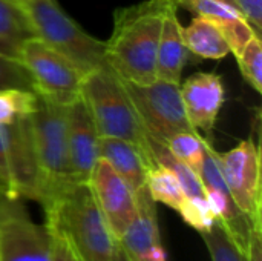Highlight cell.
<instances>
[{"mask_svg":"<svg viewBox=\"0 0 262 261\" xmlns=\"http://www.w3.org/2000/svg\"><path fill=\"white\" fill-rule=\"evenodd\" d=\"M3 132L12 198H29L38 203L40 174L31 114L20 115L9 125H3Z\"/></svg>","mask_w":262,"mask_h":261,"instance_id":"obj_10","label":"cell"},{"mask_svg":"<svg viewBox=\"0 0 262 261\" xmlns=\"http://www.w3.org/2000/svg\"><path fill=\"white\" fill-rule=\"evenodd\" d=\"M46 226L64 237L81 261H114L118 240L89 183H72L43 205Z\"/></svg>","mask_w":262,"mask_h":261,"instance_id":"obj_2","label":"cell"},{"mask_svg":"<svg viewBox=\"0 0 262 261\" xmlns=\"http://www.w3.org/2000/svg\"><path fill=\"white\" fill-rule=\"evenodd\" d=\"M221 2H224V3H227V5H232L233 8H236V9H238V6H236V2H235V0H221Z\"/></svg>","mask_w":262,"mask_h":261,"instance_id":"obj_35","label":"cell"},{"mask_svg":"<svg viewBox=\"0 0 262 261\" xmlns=\"http://www.w3.org/2000/svg\"><path fill=\"white\" fill-rule=\"evenodd\" d=\"M89 186L103 217L118 240L137 215L135 192L104 158L97 160Z\"/></svg>","mask_w":262,"mask_h":261,"instance_id":"obj_11","label":"cell"},{"mask_svg":"<svg viewBox=\"0 0 262 261\" xmlns=\"http://www.w3.org/2000/svg\"><path fill=\"white\" fill-rule=\"evenodd\" d=\"M81 95L92 114L100 137L123 138L147 151V134L120 75L109 65L86 72Z\"/></svg>","mask_w":262,"mask_h":261,"instance_id":"obj_4","label":"cell"},{"mask_svg":"<svg viewBox=\"0 0 262 261\" xmlns=\"http://www.w3.org/2000/svg\"><path fill=\"white\" fill-rule=\"evenodd\" d=\"M246 261H262V222L252 223L247 240Z\"/></svg>","mask_w":262,"mask_h":261,"instance_id":"obj_30","label":"cell"},{"mask_svg":"<svg viewBox=\"0 0 262 261\" xmlns=\"http://www.w3.org/2000/svg\"><path fill=\"white\" fill-rule=\"evenodd\" d=\"M0 261H52V237L17 200L0 195Z\"/></svg>","mask_w":262,"mask_h":261,"instance_id":"obj_8","label":"cell"},{"mask_svg":"<svg viewBox=\"0 0 262 261\" xmlns=\"http://www.w3.org/2000/svg\"><path fill=\"white\" fill-rule=\"evenodd\" d=\"M177 3L170 5L164 14L157 49V78L172 83H180L189 57L183 26L177 17Z\"/></svg>","mask_w":262,"mask_h":261,"instance_id":"obj_16","label":"cell"},{"mask_svg":"<svg viewBox=\"0 0 262 261\" xmlns=\"http://www.w3.org/2000/svg\"><path fill=\"white\" fill-rule=\"evenodd\" d=\"M244 18L252 25L255 32L261 35L262 29V0H235Z\"/></svg>","mask_w":262,"mask_h":261,"instance_id":"obj_29","label":"cell"},{"mask_svg":"<svg viewBox=\"0 0 262 261\" xmlns=\"http://www.w3.org/2000/svg\"><path fill=\"white\" fill-rule=\"evenodd\" d=\"M49 232L52 237V261H81L77 257V254L72 251L69 243L64 240V237H61L60 234H57L51 229H49Z\"/></svg>","mask_w":262,"mask_h":261,"instance_id":"obj_31","label":"cell"},{"mask_svg":"<svg viewBox=\"0 0 262 261\" xmlns=\"http://www.w3.org/2000/svg\"><path fill=\"white\" fill-rule=\"evenodd\" d=\"M135 198L137 215L118 238V245L130 261H146L152 248L161 245L157 205L146 186L135 192Z\"/></svg>","mask_w":262,"mask_h":261,"instance_id":"obj_14","label":"cell"},{"mask_svg":"<svg viewBox=\"0 0 262 261\" xmlns=\"http://www.w3.org/2000/svg\"><path fill=\"white\" fill-rule=\"evenodd\" d=\"M183 34L189 52L196 57L218 60L230 54L221 29L210 18L195 15L187 26H183Z\"/></svg>","mask_w":262,"mask_h":261,"instance_id":"obj_18","label":"cell"},{"mask_svg":"<svg viewBox=\"0 0 262 261\" xmlns=\"http://www.w3.org/2000/svg\"><path fill=\"white\" fill-rule=\"evenodd\" d=\"M218 28L221 29L226 42L229 43L230 52H233L235 58L239 55L243 48L247 45V42L256 34L252 25L244 17L236 18H227V20H213Z\"/></svg>","mask_w":262,"mask_h":261,"instance_id":"obj_27","label":"cell"},{"mask_svg":"<svg viewBox=\"0 0 262 261\" xmlns=\"http://www.w3.org/2000/svg\"><path fill=\"white\" fill-rule=\"evenodd\" d=\"M181 88V97L189 123L195 131L213 129L224 105L221 77L213 72H198L189 77Z\"/></svg>","mask_w":262,"mask_h":261,"instance_id":"obj_13","label":"cell"},{"mask_svg":"<svg viewBox=\"0 0 262 261\" xmlns=\"http://www.w3.org/2000/svg\"><path fill=\"white\" fill-rule=\"evenodd\" d=\"M146 137H147V151H149V155H150L154 165H160V166L170 169L178 177L186 197H206L204 186H203L200 177L187 165H184L181 160H178L169 151L166 143H161V142L152 138L150 135H146Z\"/></svg>","mask_w":262,"mask_h":261,"instance_id":"obj_19","label":"cell"},{"mask_svg":"<svg viewBox=\"0 0 262 261\" xmlns=\"http://www.w3.org/2000/svg\"><path fill=\"white\" fill-rule=\"evenodd\" d=\"M31 123L40 174L38 203L43 206L75 183L68 148V106L37 94Z\"/></svg>","mask_w":262,"mask_h":261,"instance_id":"obj_3","label":"cell"},{"mask_svg":"<svg viewBox=\"0 0 262 261\" xmlns=\"http://www.w3.org/2000/svg\"><path fill=\"white\" fill-rule=\"evenodd\" d=\"M37 100V92L21 89H0V126L9 125L20 115L32 112Z\"/></svg>","mask_w":262,"mask_h":261,"instance_id":"obj_23","label":"cell"},{"mask_svg":"<svg viewBox=\"0 0 262 261\" xmlns=\"http://www.w3.org/2000/svg\"><path fill=\"white\" fill-rule=\"evenodd\" d=\"M37 37L63 54L81 69L101 68L106 63V42L89 35L57 3V0H21Z\"/></svg>","mask_w":262,"mask_h":261,"instance_id":"obj_5","label":"cell"},{"mask_svg":"<svg viewBox=\"0 0 262 261\" xmlns=\"http://www.w3.org/2000/svg\"><path fill=\"white\" fill-rule=\"evenodd\" d=\"M146 188L155 203H163L175 211H180L186 200V194L178 177L170 169L160 165H155L147 171Z\"/></svg>","mask_w":262,"mask_h":261,"instance_id":"obj_20","label":"cell"},{"mask_svg":"<svg viewBox=\"0 0 262 261\" xmlns=\"http://www.w3.org/2000/svg\"><path fill=\"white\" fill-rule=\"evenodd\" d=\"M121 83L135 108L143 129L152 138L166 143L178 132L195 131L186 115L180 83L161 78L147 85L121 78Z\"/></svg>","mask_w":262,"mask_h":261,"instance_id":"obj_6","label":"cell"},{"mask_svg":"<svg viewBox=\"0 0 262 261\" xmlns=\"http://www.w3.org/2000/svg\"><path fill=\"white\" fill-rule=\"evenodd\" d=\"M0 195L8 197V191H6V188H5V185H3V182H2V180H0Z\"/></svg>","mask_w":262,"mask_h":261,"instance_id":"obj_34","label":"cell"},{"mask_svg":"<svg viewBox=\"0 0 262 261\" xmlns=\"http://www.w3.org/2000/svg\"><path fill=\"white\" fill-rule=\"evenodd\" d=\"M35 37L21 0H0V54L20 62L23 45Z\"/></svg>","mask_w":262,"mask_h":261,"instance_id":"obj_17","label":"cell"},{"mask_svg":"<svg viewBox=\"0 0 262 261\" xmlns=\"http://www.w3.org/2000/svg\"><path fill=\"white\" fill-rule=\"evenodd\" d=\"M20 62L31 74L37 94L66 106L81 95L86 71L38 37L23 45Z\"/></svg>","mask_w":262,"mask_h":261,"instance_id":"obj_7","label":"cell"},{"mask_svg":"<svg viewBox=\"0 0 262 261\" xmlns=\"http://www.w3.org/2000/svg\"><path fill=\"white\" fill-rule=\"evenodd\" d=\"M246 82L256 91H262V43L261 35L255 34L236 57Z\"/></svg>","mask_w":262,"mask_h":261,"instance_id":"obj_24","label":"cell"},{"mask_svg":"<svg viewBox=\"0 0 262 261\" xmlns=\"http://www.w3.org/2000/svg\"><path fill=\"white\" fill-rule=\"evenodd\" d=\"M212 261H246V254L233 243L224 226L216 220L213 226L201 234Z\"/></svg>","mask_w":262,"mask_h":261,"instance_id":"obj_22","label":"cell"},{"mask_svg":"<svg viewBox=\"0 0 262 261\" xmlns=\"http://www.w3.org/2000/svg\"><path fill=\"white\" fill-rule=\"evenodd\" d=\"M178 212L181 214L183 220L200 234L207 232L216 222V217L206 197H186Z\"/></svg>","mask_w":262,"mask_h":261,"instance_id":"obj_25","label":"cell"},{"mask_svg":"<svg viewBox=\"0 0 262 261\" xmlns=\"http://www.w3.org/2000/svg\"><path fill=\"white\" fill-rule=\"evenodd\" d=\"M21 89L35 92V85L21 62L0 54V89Z\"/></svg>","mask_w":262,"mask_h":261,"instance_id":"obj_26","label":"cell"},{"mask_svg":"<svg viewBox=\"0 0 262 261\" xmlns=\"http://www.w3.org/2000/svg\"><path fill=\"white\" fill-rule=\"evenodd\" d=\"M221 171L229 192L250 222L261 217V152L252 137L238 143L233 149L220 154Z\"/></svg>","mask_w":262,"mask_h":261,"instance_id":"obj_9","label":"cell"},{"mask_svg":"<svg viewBox=\"0 0 262 261\" xmlns=\"http://www.w3.org/2000/svg\"><path fill=\"white\" fill-rule=\"evenodd\" d=\"M114 261H130L127 258V255L124 254V251L120 248V245H118V248H117V251H115V255H114Z\"/></svg>","mask_w":262,"mask_h":261,"instance_id":"obj_33","label":"cell"},{"mask_svg":"<svg viewBox=\"0 0 262 261\" xmlns=\"http://www.w3.org/2000/svg\"><path fill=\"white\" fill-rule=\"evenodd\" d=\"M98 158H104L134 192L146 186L147 171L155 166L149 151L117 137L98 138Z\"/></svg>","mask_w":262,"mask_h":261,"instance_id":"obj_15","label":"cell"},{"mask_svg":"<svg viewBox=\"0 0 262 261\" xmlns=\"http://www.w3.org/2000/svg\"><path fill=\"white\" fill-rule=\"evenodd\" d=\"M166 146L178 160H181L196 175H200L204 155H206L207 142L201 138L196 131L178 132L166 142Z\"/></svg>","mask_w":262,"mask_h":261,"instance_id":"obj_21","label":"cell"},{"mask_svg":"<svg viewBox=\"0 0 262 261\" xmlns=\"http://www.w3.org/2000/svg\"><path fill=\"white\" fill-rule=\"evenodd\" d=\"M177 5L184 6L200 17H206L210 20H227L244 17L239 9L227 5L221 0H175Z\"/></svg>","mask_w":262,"mask_h":261,"instance_id":"obj_28","label":"cell"},{"mask_svg":"<svg viewBox=\"0 0 262 261\" xmlns=\"http://www.w3.org/2000/svg\"><path fill=\"white\" fill-rule=\"evenodd\" d=\"M175 0H143L114 12L106 42V63L124 80L147 85L157 80V49L167 8Z\"/></svg>","mask_w":262,"mask_h":261,"instance_id":"obj_1","label":"cell"},{"mask_svg":"<svg viewBox=\"0 0 262 261\" xmlns=\"http://www.w3.org/2000/svg\"><path fill=\"white\" fill-rule=\"evenodd\" d=\"M98 138L92 114L80 95L68 105V148L75 183H89L98 160Z\"/></svg>","mask_w":262,"mask_h":261,"instance_id":"obj_12","label":"cell"},{"mask_svg":"<svg viewBox=\"0 0 262 261\" xmlns=\"http://www.w3.org/2000/svg\"><path fill=\"white\" fill-rule=\"evenodd\" d=\"M0 180L3 182L6 191H8V198H12L11 192V183H9V171H8V160H6V142H5V132L3 126H0ZM17 200V198H12Z\"/></svg>","mask_w":262,"mask_h":261,"instance_id":"obj_32","label":"cell"}]
</instances>
